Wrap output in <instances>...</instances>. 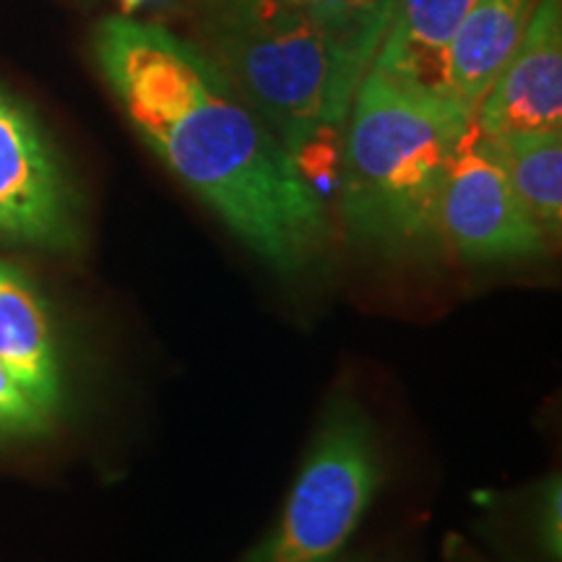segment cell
Returning a JSON list of instances; mask_svg holds the SVG:
<instances>
[{"instance_id": "7c38bea8", "label": "cell", "mask_w": 562, "mask_h": 562, "mask_svg": "<svg viewBox=\"0 0 562 562\" xmlns=\"http://www.w3.org/2000/svg\"><path fill=\"white\" fill-rule=\"evenodd\" d=\"M396 5L398 0H336L328 37L334 55V100L344 121Z\"/></svg>"}, {"instance_id": "30bf717a", "label": "cell", "mask_w": 562, "mask_h": 562, "mask_svg": "<svg viewBox=\"0 0 562 562\" xmlns=\"http://www.w3.org/2000/svg\"><path fill=\"white\" fill-rule=\"evenodd\" d=\"M474 0H398L370 70L442 94L448 47Z\"/></svg>"}, {"instance_id": "277c9868", "label": "cell", "mask_w": 562, "mask_h": 562, "mask_svg": "<svg viewBox=\"0 0 562 562\" xmlns=\"http://www.w3.org/2000/svg\"><path fill=\"white\" fill-rule=\"evenodd\" d=\"M383 482L375 427L360 404H328L277 526L240 562H336Z\"/></svg>"}, {"instance_id": "9c48e42d", "label": "cell", "mask_w": 562, "mask_h": 562, "mask_svg": "<svg viewBox=\"0 0 562 562\" xmlns=\"http://www.w3.org/2000/svg\"><path fill=\"white\" fill-rule=\"evenodd\" d=\"M537 0H474L448 47L442 94L472 112L516 53Z\"/></svg>"}, {"instance_id": "7a4b0ae2", "label": "cell", "mask_w": 562, "mask_h": 562, "mask_svg": "<svg viewBox=\"0 0 562 562\" xmlns=\"http://www.w3.org/2000/svg\"><path fill=\"white\" fill-rule=\"evenodd\" d=\"M472 123V112L446 97L364 74L344 121L336 172L339 216L357 248L409 258L440 243V193Z\"/></svg>"}, {"instance_id": "4fadbf2b", "label": "cell", "mask_w": 562, "mask_h": 562, "mask_svg": "<svg viewBox=\"0 0 562 562\" xmlns=\"http://www.w3.org/2000/svg\"><path fill=\"white\" fill-rule=\"evenodd\" d=\"M53 414H47L21 389L16 378L0 364V435L30 438L50 430Z\"/></svg>"}, {"instance_id": "9a60e30c", "label": "cell", "mask_w": 562, "mask_h": 562, "mask_svg": "<svg viewBox=\"0 0 562 562\" xmlns=\"http://www.w3.org/2000/svg\"><path fill=\"white\" fill-rule=\"evenodd\" d=\"M159 3H167V0H121V13L123 16H138L140 11L154 9Z\"/></svg>"}, {"instance_id": "5b68a950", "label": "cell", "mask_w": 562, "mask_h": 562, "mask_svg": "<svg viewBox=\"0 0 562 562\" xmlns=\"http://www.w3.org/2000/svg\"><path fill=\"white\" fill-rule=\"evenodd\" d=\"M0 240L74 252L81 209L58 149L26 102L0 89Z\"/></svg>"}, {"instance_id": "8992f818", "label": "cell", "mask_w": 562, "mask_h": 562, "mask_svg": "<svg viewBox=\"0 0 562 562\" xmlns=\"http://www.w3.org/2000/svg\"><path fill=\"white\" fill-rule=\"evenodd\" d=\"M438 229L440 240L469 263L531 261L544 256L552 245L513 193L474 123L448 167Z\"/></svg>"}, {"instance_id": "3957f363", "label": "cell", "mask_w": 562, "mask_h": 562, "mask_svg": "<svg viewBox=\"0 0 562 562\" xmlns=\"http://www.w3.org/2000/svg\"><path fill=\"white\" fill-rule=\"evenodd\" d=\"M199 47L277 133L302 172L313 151L341 133L331 40L305 9L286 0H211Z\"/></svg>"}, {"instance_id": "6da1fadb", "label": "cell", "mask_w": 562, "mask_h": 562, "mask_svg": "<svg viewBox=\"0 0 562 562\" xmlns=\"http://www.w3.org/2000/svg\"><path fill=\"white\" fill-rule=\"evenodd\" d=\"M94 63L136 136L279 277L326 261V201L261 115L193 42L136 16H108Z\"/></svg>"}, {"instance_id": "e0dca14e", "label": "cell", "mask_w": 562, "mask_h": 562, "mask_svg": "<svg viewBox=\"0 0 562 562\" xmlns=\"http://www.w3.org/2000/svg\"><path fill=\"white\" fill-rule=\"evenodd\" d=\"M456 562H480V560H476V558H472V554H461V558H459V560H456Z\"/></svg>"}, {"instance_id": "5bb4252c", "label": "cell", "mask_w": 562, "mask_h": 562, "mask_svg": "<svg viewBox=\"0 0 562 562\" xmlns=\"http://www.w3.org/2000/svg\"><path fill=\"white\" fill-rule=\"evenodd\" d=\"M537 508V533L544 552L558 562L562 554V484L560 476H552L542 487Z\"/></svg>"}, {"instance_id": "ac0fdd59", "label": "cell", "mask_w": 562, "mask_h": 562, "mask_svg": "<svg viewBox=\"0 0 562 562\" xmlns=\"http://www.w3.org/2000/svg\"><path fill=\"white\" fill-rule=\"evenodd\" d=\"M336 562H339V560H336Z\"/></svg>"}, {"instance_id": "2e32d148", "label": "cell", "mask_w": 562, "mask_h": 562, "mask_svg": "<svg viewBox=\"0 0 562 562\" xmlns=\"http://www.w3.org/2000/svg\"><path fill=\"white\" fill-rule=\"evenodd\" d=\"M286 3H294L300 5V9H305L311 16L318 19L321 16V0H286ZM321 21V19H318Z\"/></svg>"}, {"instance_id": "8fae6325", "label": "cell", "mask_w": 562, "mask_h": 562, "mask_svg": "<svg viewBox=\"0 0 562 562\" xmlns=\"http://www.w3.org/2000/svg\"><path fill=\"white\" fill-rule=\"evenodd\" d=\"M482 138L547 240H558L562 232V131Z\"/></svg>"}, {"instance_id": "ba28073f", "label": "cell", "mask_w": 562, "mask_h": 562, "mask_svg": "<svg viewBox=\"0 0 562 562\" xmlns=\"http://www.w3.org/2000/svg\"><path fill=\"white\" fill-rule=\"evenodd\" d=\"M0 364L55 417L63 381L50 311L37 284L9 261H0Z\"/></svg>"}, {"instance_id": "52a82bcc", "label": "cell", "mask_w": 562, "mask_h": 562, "mask_svg": "<svg viewBox=\"0 0 562 562\" xmlns=\"http://www.w3.org/2000/svg\"><path fill=\"white\" fill-rule=\"evenodd\" d=\"M482 136L562 131V0H537L516 53L505 63L480 108Z\"/></svg>"}]
</instances>
